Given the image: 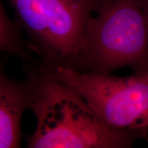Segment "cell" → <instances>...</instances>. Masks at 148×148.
<instances>
[{"instance_id":"obj_2","label":"cell","mask_w":148,"mask_h":148,"mask_svg":"<svg viewBox=\"0 0 148 148\" xmlns=\"http://www.w3.org/2000/svg\"><path fill=\"white\" fill-rule=\"evenodd\" d=\"M88 23L73 69L110 73L122 67L148 72V17L141 0H100Z\"/></svg>"},{"instance_id":"obj_4","label":"cell","mask_w":148,"mask_h":148,"mask_svg":"<svg viewBox=\"0 0 148 148\" xmlns=\"http://www.w3.org/2000/svg\"><path fill=\"white\" fill-rule=\"evenodd\" d=\"M45 69L76 90L107 124L148 131V72L121 77L65 66Z\"/></svg>"},{"instance_id":"obj_7","label":"cell","mask_w":148,"mask_h":148,"mask_svg":"<svg viewBox=\"0 0 148 148\" xmlns=\"http://www.w3.org/2000/svg\"><path fill=\"white\" fill-rule=\"evenodd\" d=\"M141 2L146 15H147L148 17V0H141Z\"/></svg>"},{"instance_id":"obj_3","label":"cell","mask_w":148,"mask_h":148,"mask_svg":"<svg viewBox=\"0 0 148 148\" xmlns=\"http://www.w3.org/2000/svg\"><path fill=\"white\" fill-rule=\"evenodd\" d=\"M17 21L30 37L29 47L48 69L74 68L92 14L91 0H9Z\"/></svg>"},{"instance_id":"obj_1","label":"cell","mask_w":148,"mask_h":148,"mask_svg":"<svg viewBox=\"0 0 148 148\" xmlns=\"http://www.w3.org/2000/svg\"><path fill=\"white\" fill-rule=\"evenodd\" d=\"M34 132L29 148H128L147 138L148 131L113 127L101 119L76 90L53 77L43 66L29 69Z\"/></svg>"},{"instance_id":"obj_5","label":"cell","mask_w":148,"mask_h":148,"mask_svg":"<svg viewBox=\"0 0 148 148\" xmlns=\"http://www.w3.org/2000/svg\"><path fill=\"white\" fill-rule=\"evenodd\" d=\"M32 84L28 75L23 81L0 74V147H20L22 116L30 108Z\"/></svg>"},{"instance_id":"obj_6","label":"cell","mask_w":148,"mask_h":148,"mask_svg":"<svg viewBox=\"0 0 148 148\" xmlns=\"http://www.w3.org/2000/svg\"><path fill=\"white\" fill-rule=\"evenodd\" d=\"M20 25L7 15L3 4L0 3V49L1 51L20 56L23 61L28 58L29 45L22 38Z\"/></svg>"}]
</instances>
